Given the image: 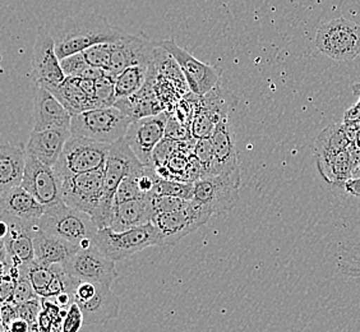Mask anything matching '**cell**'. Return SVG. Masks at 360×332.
I'll return each instance as SVG.
<instances>
[{"label":"cell","mask_w":360,"mask_h":332,"mask_svg":"<svg viewBox=\"0 0 360 332\" xmlns=\"http://www.w3.org/2000/svg\"><path fill=\"white\" fill-rule=\"evenodd\" d=\"M153 208H155V216L165 212H173L179 208H184L188 202L181 200L178 197H170V196H161V194H153Z\"/></svg>","instance_id":"obj_40"},{"label":"cell","mask_w":360,"mask_h":332,"mask_svg":"<svg viewBox=\"0 0 360 332\" xmlns=\"http://www.w3.org/2000/svg\"><path fill=\"white\" fill-rule=\"evenodd\" d=\"M328 187L342 208L360 212V178L331 183Z\"/></svg>","instance_id":"obj_33"},{"label":"cell","mask_w":360,"mask_h":332,"mask_svg":"<svg viewBox=\"0 0 360 332\" xmlns=\"http://www.w3.org/2000/svg\"><path fill=\"white\" fill-rule=\"evenodd\" d=\"M82 326H84L82 311L77 303H73L63 319L62 332H79Z\"/></svg>","instance_id":"obj_42"},{"label":"cell","mask_w":360,"mask_h":332,"mask_svg":"<svg viewBox=\"0 0 360 332\" xmlns=\"http://www.w3.org/2000/svg\"><path fill=\"white\" fill-rule=\"evenodd\" d=\"M153 78V72L150 81L147 82L142 90L139 91V94L124 98V100H118L114 106L124 111L125 114L129 115L133 120L146 118V117H153V115H158L160 113H162L165 108H164V105L161 104L159 97L153 90V84H151Z\"/></svg>","instance_id":"obj_27"},{"label":"cell","mask_w":360,"mask_h":332,"mask_svg":"<svg viewBox=\"0 0 360 332\" xmlns=\"http://www.w3.org/2000/svg\"><path fill=\"white\" fill-rule=\"evenodd\" d=\"M94 244L114 262L123 261L150 247H162L158 229L153 222L124 231L111 228L98 229Z\"/></svg>","instance_id":"obj_4"},{"label":"cell","mask_w":360,"mask_h":332,"mask_svg":"<svg viewBox=\"0 0 360 332\" xmlns=\"http://www.w3.org/2000/svg\"><path fill=\"white\" fill-rule=\"evenodd\" d=\"M211 216L206 210L189 201L176 211L156 215L153 224L159 231L162 247H173L183 238L203 226Z\"/></svg>","instance_id":"obj_10"},{"label":"cell","mask_w":360,"mask_h":332,"mask_svg":"<svg viewBox=\"0 0 360 332\" xmlns=\"http://www.w3.org/2000/svg\"><path fill=\"white\" fill-rule=\"evenodd\" d=\"M35 122L34 129H70L72 124V114L64 108V105L44 86L36 87Z\"/></svg>","instance_id":"obj_19"},{"label":"cell","mask_w":360,"mask_h":332,"mask_svg":"<svg viewBox=\"0 0 360 332\" xmlns=\"http://www.w3.org/2000/svg\"><path fill=\"white\" fill-rule=\"evenodd\" d=\"M169 117L162 111L158 115L133 120L129 125L125 142L143 165L153 166V153L167 136Z\"/></svg>","instance_id":"obj_13"},{"label":"cell","mask_w":360,"mask_h":332,"mask_svg":"<svg viewBox=\"0 0 360 332\" xmlns=\"http://www.w3.org/2000/svg\"><path fill=\"white\" fill-rule=\"evenodd\" d=\"M194 183H184L178 180L165 179L162 177L158 178L155 194L161 196H170V197H178L186 201L193 200Z\"/></svg>","instance_id":"obj_34"},{"label":"cell","mask_w":360,"mask_h":332,"mask_svg":"<svg viewBox=\"0 0 360 332\" xmlns=\"http://www.w3.org/2000/svg\"><path fill=\"white\" fill-rule=\"evenodd\" d=\"M133 119L117 106L84 111L72 118L70 133L100 143L114 145L123 139Z\"/></svg>","instance_id":"obj_3"},{"label":"cell","mask_w":360,"mask_h":332,"mask_svg":"<svg viewBox=\"0 0 360 332\" xmlns=\"http://www.w3.org/2000/svg\"><path fill=\"white\" fill-rule=\"evenodd\" d=\"M22 187L46 208L63 202V180L58 177L54 167L42 164L32 156H27Z\"/></svg>","instance_id":"obj_15"},{"label":"cell","mask_w":360,"mask_h":332,"mask_svg":"<svg viewBox=\"0 0 360 332\" xmlns=\"http://www.w3.org/2000/svg\"><path fill=\"white\" fill-rule=\"evenodd\" d=\"M68 276L78 281H91L111 286L118 277L115 262L105 256L94 244L87 249H79L62 266Z\"/></svg>","instance_id":"obj_12"},{"label":"cell","mask_w":360,"mask_h":332,"mask_svg":"<svg viewBox=\"0 0 360 332\" xmlns=\"http://www.w3.org/2000/svg\"><path fill=\"white\" fill-rule=\"evenodd\" d=\"M335 264L340 274L360 277V243H342L335 253Z\"/></svg>","instance_id":"obj_32"},{"label":"cell","mask_w":360,"mask_h":332,"mask_svg":"<svg viewBox=\"0 0 360 332\" xmlns=\"http://www.w3.org/2000/svg\"><path fill=\"white\" fill-rule=\"evenodd\" d=\"M31 330H32V326L30 325L27 321L18 317L11 324L6 332H31Z\"/></svg>","instance_id":"obj_45"},{"label":"cell","mask_w":360,"mask_h":332,"mask_svg":"<svg viewBox=\"0 0 360 332\" xmlns=\"http://www.w3.org/2000/svg\"><path fill=\"white\" fill-rule=\"evenodd\" d=\"M352 91H353L354 96H360V82L354 83L352 86Z\"/></svg>","instance_id":"obj_46"},{"label":"cell","mask_w":360,"mask_h":332,"mask_svg":"<svg viewBox=\"0 0 360 332\" xmlns=\"http://www.w3.org/2000/svg\"><path fill=\"white\" fill-rule=\"evenodd\" d=\"M158 46L147 39L127 34L122 40L112 44L109 72L118 76L129 67L153 64Z\"/></svg>","instance_id":"obj_17"},{"label":"cell","mask_w":360,"mask_h":332,"mask_svg":"<svg viewBox=\"0 0 360 332\" xmlns=\"http://www.w3.org/2000/svg\"><path fill=\"white\" fill-rule=\"evenodd\" d=\"M316 46L338 62H350L360 56V26L344 17L319 25Z\"/></svg>","instance_id":"obj_9"},{"label":"cell","mask_w":360,"mask_h":332,"mask_svg":"<svg viewBox=\"0 0 360 332\" xmlns=\"http://www.w3.org/2000/svg\"><path fill=\"white\" fill-rule=\"evenodd\" d=\"M58 266L59 264L49 266V264H44V263L39 262L35 260L32 263L21 266L20 271L23 272L25 275H27L31 284L37 293V295L42 299L46 295L49 286L51 285L53 280H54Z\"/></svg>","instance_id":"obj_31"},{"label":"cell","mask_w":360,"mask_h":332,"mask_svg":"<svg viewBox=\"0 0 360 332\" xmlns=\"http://www.w3.org/2000/svg\"><path fill=\"white\" fill-rule=\"evenodd\" d=\"M63 72L65 77H84V73L90 70L89 63L86 62L84 53H77L67 56L60 60Z\"/></svg>","instance_id":"obj_39"},{"label":"cell","mask_w":360,"mask_h":332,"mask_svg":"<svg viewBox=\"0 0 360 332\" xmlns=\"http://www.w3.org/2000/svg\"><path fill=\"white\" fill-rule=\"evenodd\" d=\"M32 76L39 86H58L67 79L56 54L51 30L48 28L40 27L37 31L32 53Z\"/></svg>","instance_id":"obj_16"},{"label":"cell","mask_w":360,"mask_h":332,"mask_svg":"<svg viewBox=\"0 0 360 332\" xmlns=\"http://www.w3.org/2000/svg\"><path fill=\"white\" fill-rule=\"evenodd\" d=\"M193 148L194 158L201 170V178L215 175V155L211 139H197Z\"/></svg>","instance_id":"obj_35"},{"label":"cell","mask_w":360,"mask_h":332,"mask_svg":"<svg viewBox=\"0 0 360 332\" xmlns=\"http://www.w3.org/2000/svg\"><path fill=\"white\" fill-rule=\"evenodd\" d=\"M161 46L167 50L179 64L180 70L187 79L189 90L197 96H205L219 84L221 70L201 62L186 49L179 46L175 40H165Z\"/></svg>","instance_id":"obj_14"},{"label":"cell","mask_w":360,"mask_h":332,"mask_svg":"<svg viewBox=\"0 0 360 332\" xmlns=\"http://www.w3.org/2000/svg\"><path fill=\"white\" fill-rule=\"evenodd\" d=\"M240 181V172L200 178L194 181L192 201L212 216L228 214L239 201Z\"/></svg>","instance_id":"obj_8"},{"label":"cell","mask_w":360,"mask_h":332,"mask_svg":"<svg viewBox=\"0 0 360 332\" xmlns=\"http://www.w3.org/2000/svg\"><path fill=\"white\" fill-rule=\"evenodd\" d=\"M112 44H98V45L84 50V56L86 58V62L89 63L91 68L109 70Z\"/></svg>","instance_id":"obj_37"},{"label":"cell","mask_w":360,"mask_h":332,"mask_svg":"<svg viewBox=\"0 0 360 332\" xmlns=\"http://www.w3.org/2000/svg\"><path fill=\"white\" fill-rule=\"evenodd\" d=\"M210 139L215 155V175L239 173L240 169L238 164L236 137L229 118L216 125L215 131Z\"/></svg>","instance_id":"obj_23"},{"label":"cell","mask_w":360,"mask_h":332,"mask_svg":"<svg viewBox=\"0 0 360 332\" xmlns=\"http://www.w3.org/2000/svg\"><path fill=\"white\" fill-rule=\"evenodd\" d=\"M27 153L21 146H0V193L22 186Z\"/></svg>","instance_id":"obj_25"},{"label":"cell","mask_w":360,"mask_h":332,"mask_svg":"<svg viewBox=\"0 0 360 332\" xmlns=\"http://www.w3.org/2000/svg\"><path fill=\"white\" fill-rule=\"evenodd\" d=\"M34 247H35L36 261L49 266H56V264L63 266L70 257L75 256L81 249V247L77 244L42 231L40 226L36 230L34 236Z\"/></svg>","instance_id":"obj_24"},{"label":"cell","mask_w":360,"mask_h":332,"mask_svg":"<svg viewBox=\"0 0 360 332\" xmlns=\"http://www.w3.org/2000/svg\"><path fill=\"white\" fill-rule=\"evenodd\" d=\"M353 145L347 136V128L344 122L328 125L321 132L316 139V156H327L333 153H342Z\"/></svg>","instance_id":"obj_30"},{"label":"cell","mask_w":360,"mask_h":332,"mask_svg":"<svg viewBox=\"0 0 360 332\" xmlns=\"http://www.w3.org/2000/svg\"><path fill=\"white\" fill-rule=\"evenodd\" d=\"M145 166L143 165L142 167L137 169V170L132 172V173L128 174L124 179H123V181L120 183L117 194H115V203H114V206L119 205V203H123V202L132 201V200L147 197V196L142 193L139 184V175L145 169Z\"/></svg>","instance_id":"obj_36"},{"label":"cell","mask_w":360,"mask_h":332,"mask_svg":"<svg viewBox=\"0 0 360 332\" xmlns=\"http://www.w3.org/2000/svg\"><path fill=\"white\" fill-rule=\"evenodd\" d=\"M0 210L3 216L26 222H39L46 208L36 200L27 189L20 186L0 193Z\"/></svg>","instance_id":"obj_21"},{"label":"cell","mask_w":360,"mask_h":332,"mask_svg":"<svg viewBox=\"0 0 360 332\" xmlns=\"http://www.w3.org/2000/svg\"><path fill=\"white\" fill-rule=\"evenodd\" d=\"M68 291L82 311L84 326L104 325L118 317L120 303L109 285L78 281L70 277Z\"/></svg>","instance_id":"obj_5"},{"label":"cell","mask_w":360,"mask_h":332,"mask_svg":"<svg viewBox=\"0 0 360 332\" xmlns=\"http://www.w3.org/2000/svg\"><path fill=\"white\" fill-rule=\"evenodd\" d=\"M353 178H360V165L354 170Z\"/></svg>","instance_id":"obj_47"},{"label":"cell","mask_w":360,"mask_h":332,"mask_svg":"<svg viewBox=\"0 0 360 332\" xmlns=\"http://www.w3.org/2000/svg\"><path fill=\"white\" fill-rule=\"evenodd\" d=\"M64 105L72 117L84 111L97 109L96 101L84 90L79 77H67V79L58 86H44Z\"/></svg>","instance_id":"obj_26"},{"label":"cell","mask_w":360,"mask_h":332,"mask_svg":"<svg viewBox=\"0 0 360 332\" xmlns=\"http://www.w3.org/2000/svg\"><path fill=\"white\" fill-rule=\"evenodd\" d=\"M345 124H359L360 123V96H358V101L345 111L344 120Z\"/></svg>","instance_id":"obj_44"},{"label":"cell","mask_w":360,"mask_h":332,"mask_svg":"<svg viewBox=\"0 0 360 332\" xmlns=\"http://www.w3.org/2000/svg\"><path fill=\"white\" fill-rule=\"evenodd\" d=\"M105 167L63 180V202L94 217L104 192Z\"/></svg>","instance_id":"obj_11"},{"label":"cell","mask_w":360,"mask_h":332,"mask_svg":"<svg viewBox=\"0 0 360 332\" xmlns=\"http://www.w3.org/2000/svg\"><path fill=\"white\" fill-rule=\"evenodd\" d=\"M39 226L50 236H58L79 247L84 241H94L98 231L90 215L70 208L64 202L46 208L39 220Z\"/></svg>","instance_id":"obj_6"},{"label":"cell","mask_w":360,"mask_h":332,"mask_svg":"<svg viewBox=\"0 0 360 332\" xmlns=\"http://www.w3.org/2000/svg\"><path fill=\"white\" fill-rule=\"evenodd\" d=\"M17 319H18L17 305H14L11 302L3 303V307H1V325H3L4 331H7L8 327Z\"/></svg>","instance_id":"obj_43"},{"label":"cell","mask_w":360,"mask_h":332,"mask_svg":"<svg viewBox=\"0 0 360 332\" xmlns=\"http://www.w3.org/2000/svg\"><path fill=\"white\" fill-rule=\"evenodd\" d=\"M41 311V298L30 300V302H26V303H23V305H17L18 317L25 319V321H27L28 324L32 326V328L37 326V321H39Z\"/></svg>","instance_id":"obj_41"},{"label":"cell","mask_w":360,"mask_h":332,"mask_svg":"<svg viewBox=\"0 0 360 332\" xmlns=\"http://www.w3.org/2000/svg\"><path fill=\"white\" fill-rule=\"evenodd\" d=\"M153 64H142L129 67L115 76V95L117 101L139 94L153 76Z\"/></svg>","instance_id":"obj_28"},{"label":"cell","mask_w":360,"mask_h":332,"mask_svg":"<svg viewBox=\"0 0 360 332\" xmlns=\"http://www.w3.org/2000/svg\"><path fill=\"white\" fill-rule=\"evenodd\" d=\"M70 137V129H32L26 146V153L45 165L54 167Z\"/></svg>","instance_id":"obj_20"},{"label":"cell","mask_w":360,"mask_h":332,"mask_svg":"<svg viewBox=\"0 0 360 332\" xmlns=\"http://www.w3.org/2000/svg\"><path fill=\"white\" fill-rule=\"evenodd\" d=\"M51 34L60 60L77 53H84L98 44L119 42L127 35L103 15L94 13L68 15L56 22L51 27Z\"/></svg>","instance_id":"obj_1"},{"label":"cell","mask_w":360,"mask_h":332,"mask_svg":"<svg viewBox=\"0 0 360 332\" xmlns=\"http://www.w3.org/2000/svg\"><path fill=\"white\" fill-rule=\"evenodd\" d=\"M39 298L40 297L37 295V293L31 284L27 275H25L23 272L20 271V275L17 277L15 286H14L13 295L11 299V303H13L14 305H20L26 303V302H30V300L39 299Z\"/></svg>","instance_id":"obj_38"},{"label":"cell","mask_w":360,"mask_h":332,"mask_svg":"<svg viewBox=\"0 0 360 332\" xmlns=\"http://www.w3.org/2000/svg\"><path fill=\"white\" fill-rule=\"evenodd\" d=\"M1 220L8 224L7 236L1 239L8 256L18 267L34 262L36 260L34 236L39 229V222H21L3 215Z\"/></svg>","instance_id":"obj_18"},{"label":"cell","mask_w":360,"mask_h":332,"mask_svg":"<svg viewBox=\"0 0 360 332\" xmlns=\"http://www.w3.org/2000/svg\"><path fill=\"white\" fill-rule=\"evenodd\" d=\"M153 197V194L115 205L109 228L114 231H124L153 222L155 217Z\"/></svg>","instance_id":"obj_22"},{"label":"cell","mask_w":360,"mask_h":332,"mask_svg":"<svg viewBox=\"0 0 360 332\" xmlns=\"http://www.w3.org/2000/svg\"><path fill=\"white\" fill-rule=\"evenodd\" d=\"M142 166L143 164L134 155L124 139L111 145L110 153L105 165L104 192L96 215L92 217L97 228L105 229L110 226L115 194L120 183L128 174L132 173Z\"/></svg>","instance_id":"obj_2"},{"label":"cell","mask_w":360,"mask_h":332,"mask_svg":"<svg viewBox=\"0 0 360 332\" xmlns=\"http://www.w3.org/2000/svg\"><path fill=\"white\" fill-rule=\"evenodd\" d=\"M316 158L319 174L328 184L345 181L353 178L354 169L349 150Z\"/></svg>","instance_id":"obj_29"},{"label":"cell","mask_w":360,"mask_h":332,"mask_svg":"<svg viewBox=\"0 0 360 332\" xmlns=\"http://www.w3.org/2000/svg\"><path fill=\"white\" fill-rule=\"evenodd\" d=\"M111 145L100 143L82 137H70L64 146L54 170L60 179L78 174L103 169L110 153Z\"/></svg>","instance_id":"obj_7"}]
</instances>
